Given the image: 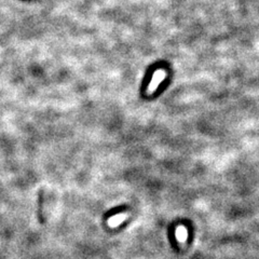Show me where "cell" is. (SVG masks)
<instances>
[{
  "instance_id": "cell-3",
  "label": "cell",
  "mask_w": 259,
  "mask_h": 259,
  "mask_svg": "<svg viewBox=\"0 0 259 259\" xmlns=\"http://www.w3.org/2000/svg\"><path fill=\"white\" fill-rule=\"evenodd\" d=\"M187 237H188V231L187 229L185 228L184 226H178L177 229H176V238L177 240L184 243L186 242V240H187Z\"/></svg>"
},
{
  "instance_id": "cell-1",
  "label": "cell",
  "mask_w": 259,
  "mask_h": 259,
  "mask_svg": "<svg viewBox=\"0 0 259 259\" xmlns=\"http://www.w3.org/2000/svg\"><path fill=\"white\" fill-rule=\"evenodd\" d=\"M165 76H166V72L164 70H162V69L157 70L155 74H153L152 80H151V82H150V84L148 87V90H147L148 94H151V93H153V92L157 90L158 85L162 82V81L164 80Z\"/></svg>"
},
{
  "instance_id": "cell-2",
  "label": "cell",
  "mask_w": 259,
  "mask_h": 259,
  "mask_svg": "<svg viewBox=\"0 0 259 259\" xmlns=\"http://www.w3.org/2000/svg\"><path fill=\"white\" fill-rule=\"evenodd\" d=\"M126 214H118L116 216H113L108 220V225L110 227H117L121 223H123L126 220Z\"/></svg>"
}]
</instances>
